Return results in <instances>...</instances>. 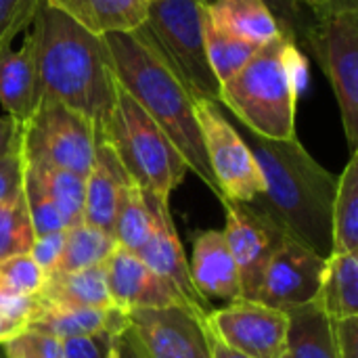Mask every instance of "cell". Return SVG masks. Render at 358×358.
<instances>
[{
	"mask_svg": "<svg viewBox=\"0 0 358 358\" xmlns=\"http://www.w3.org/2000/svg\"><path fill=\"white\" fill-rule=\"evenodd\" d=\"M237 130L264 178V191L243 206L287 239L327 258L331 254V210L338 178L298 138L275 141L243 126Z\"/></svg>",
	"mask_w": 358,
	"mask_h": 358,
	"instance_id": "1",
	"label": "cell"
},
{
	"mask_svg": "<svg viewBox=\"0 0 358 358\" xmlns=\"http://www.w3.org/2000/svg\"><path fill=\"white\" fill-rule=\"evenodd\" d=\"M31 31L44 96L82 113L101 134L111 120L117 92L103 36H94L46 0L38 2Z\"/></svg>",
	"mask_w": 358,
	"mask_h": 358,
	"instance_id": "2",
	"label": "cell"
},
{
	"mask_svg": "<svg viewBox=\"0 0 358 358\" xmlns=\"http://www.w3.org/2000/svg\"><path fill=\"white\" fill-rule=\"evenodd\" d=\"M103 42L117 84L162 128L187 162L189 170L220 199L197 124L195 99L164 61L134 34H107L103 36Z\"/></svg>",
	"mask_w": 358,
	"mask_h": 358,
	"instance_id": "3",
	"label": "cell"
},
{
	"mask_svg": "<svg viewBox=\"0 0 358 358\" xmlns=\"http://www.w3.org/2000/svg\"><path fill=\"white\" fill-rule=\"evenodd\" d=\"M306 59L296 42L279 36L220 86L218 105L264 138L289 141L296 136L298 101L306 86Z\"/></svg>",
	"mask_w": 358,
	"mask_h": 358,
	"instance_id": "4",
	"label": "cell"
},
{
	"mask_svg": "<svg viewBox=\"0 0 358 358\" xmlns=\"http://www.w3.org/2000/svg\"><path fill=\"white\" fill-rule=\"evenodd\" d=\"M206 0H155L149 2L145 23L134 36L145 42L164 65L180 80L195 101L220 99L203 40Z\"/></svg>",
	"mask_w": 358,
	"mask_h": 358,
	"instance_id": "5",
	"label": "cell"
},
{
	"mask_svg": "<svg viewBox=\"0 0 358 358\" xmlns=\"http://www.w3.org/2000/svg\"><path fill=\"white\" fill-rule=\"evenodd\" d=\"M101 134L113 147L130 180L170 203V195L185 180L189 166L162 128L120 84L111 120Z\"/></svg>",
	"mask_w": 358,
	"mask_h": 358,
	"instance_id": "6",
	"label": "cell"
},
{
	"mask_svg": "<svg viewBox=\"0 0 358 358\" xmlns=\"http://www.w3.org/2000/svg\"><path fill=\"white\" fill-rule=\"evenodd\" d=\"M304 46L336 94L350 153L358 149V8H331L315 19Z\"/></svg>",
	"mask_w": 358,
	"mask_h": 358,
	"instance_id": "7",
	"label": "cell"
},
{
	"mask_svg": "<svg viewBox=\"0 0 358 358\" xmlns=\"http://www.w3.org/2000/svg\"><path fill=\"white\" fill-rule=\"evenodd\" d=\"M94 124L67 105L44 96L34 117L23 126L21 153L80 176H88L96 155Z\"/></svg>",
	"mask_w": 358,
	"mask_h": 358,
	"instance_id": "8",
	"label": "cell"
},
{
	"mask_svg": "<svg viewBox=\"0 0 358 358\" xmlns=\"http://www.w3.org/2000/svg\"><path fill=\"white\" fill-rule=\"evenodd\" d=\"M195 115L210 170L220 191V201H252L264 191V178L239 130L214 101H195Z\"/></svg>",
	"mask_w": 358,
	"mask_h": 358,
	"instance_id": "9",
	"label": "cell"
},
{
	"mask_svg": "<svg viewBox=\"0 0 358 358\" xmlns=\"http://www.w3.org/2000/svg\"><path fill=\"white\" fill-rule=\"evenodd\" d=\"M206 327L212 338L250 358L285 357L287 315L256 300L239 298L229 306L210 310Z\"/></svg>",
	"mask_w": 358,
	"mask_h": 358,
	"instance_id": "10",
	"label": "cell"
},
{
	"mask_svg": "<svg viewBox=\"0 0 358 358\" xmlns=\"http://www.w3.org/2000/svg\"><path fill=\"white\" fill-rule=\"evenodd\" d=\"M147 358H210L206 315L185 306L126 313Z\"/></svg>",
	"mask_w": 358,
	"mask_h": 358,
	"instance_id": "11",
	"label": "cell"
},
{
	"mask_svg": "<svg viewBox=\"0 0 358 358\" xmlns=\"http://www.w3.org/2000/svg\"><path fill=\"white\" fill-rule=\"evenodd\" d=\"M222 206L227 210V227L222 233L237 264L241 298L258 300L268 262L287 237L243 203L222 199Z\"/></svg>",
	"mask_w": 358,
	"mask_h": 358,
	"instance_id": "12",
	"label": "cell"
},
{
	"mask_svg": "<svg viewBox=\"0 0 358 358\" xmlns=\"http://www.w3.org/2000/svg\"><path fill=\"white\" fill-rule=\"evenodd\" d=\"M325 260L306 245L285 239L268 262L256 302L279 310L315 302Z\"/></svg>",
	"mask_w": 358,
	"mask_h": 358,
	"instance_id": "13",
	"label": "cell"
},
{
	"mask_svg": "<svg viewBox=\"0 0 358 358\" xmlns=\"http://www.w3.org/2000/svg\"><path fill=\"white\" fill-rule=\"evenodd\" d=\"M105 271L111 302L124 313L168 306H185L199 313L172 283L153 273L136 254L124 250L122 245H115V250L109 254L105 260Z\"/></svg>",
	"mask_w": 358,
	"mask_h": 358,
	"instance_id": "14",
	"label": "cell"
},
{
	"mask_svg": "<svg viewBox=\"0 0 358 358\" xmlns=\"http://www.w3.org/2000/svg\"><path fill=\"white\" fill-rule=\"evenodd\" d=\"M143 195H145V203H147L149 218H151V231H149L147 243L136 252V256L153 273H157L168 283H172L193 308L208 315L210 302H206L197 294V289L191 281L189 260L185 256L180 237L176 233V227H174V220L170 214V203L155 197L149 191H143Z\"/></svg>",
	"mask_w": 358,
	"mask_h": 358,
	"instance_id": "15",
	"label": "cell"
},
{
	"mask_svg": "<svg viewBox=\"0 0 358 358\" xmlns=\"http://www.w3.org/2000/svg\"><path fill=\"white\" fill-rule=\"evenodd\" d=\"M44 99L36 36L29 29L21 48L0 55V105L6 115L25 126Z\"/></svg>",
	"mask_w": 358,
	"mask_h": 358,
	"instance_id": "16",
	"label": "cell"
},
{
	"mask_svg": "<svg viewBox=\"0 0 358 358\" xmlns=\"http://www.w3.org/2000/svg\"><path fill=\"white\" fill-rule=\"evenodd\" d=\"M189 271L197 294L206 302H235L241 298L237 264L231 256L222 231H201L195 235Z\"/></svg>",
	"mask_w": 358,
	"mask_h": 358,
	"instance_id": "17",
	"label": "cell"
},
{
	"mask_svg": "<svg viewBox=\"0 0 358 358\" xmlns=\"http://www.w3.org/2000/svg\"><path fill=\"white\" fill-rule=\"evenodd\" d=\"M130 182L122 162L103 134L96 141L94 164L86 176L84 191V224H90L113 237V218L122 189Z\"/></svg>",
	"mask_w": 358,
	"mask_h": 358,
	"instance_id": "18",
	"label": "cell"
},
{
	"mask_svg": "<svg viewBox=\"0 0 358 358\" xmlns=\"http://www.w3.org/2000/svg\"><path fill=\"white\" fill-rule=\"evenodd\" d=\"M38 298V296H36ZM128 325L126 313L120 308H55L42 304L38 298V310L27 323L29 329L48 334L61 342L71 338H90L99 334H115Z\"/></svg>",
	"mask_w": 358,
	"mask_h": 358,
	"instance_id": "19",
	"label": "cell"
},
{
	"mask_svg": "<svg viewBox=\"0 0 358 358\" xmlns=\"http://www.w3.org/2000/svg\"><path fill=\"white\" fill-rule=\"evenodd\" d=\"M38 298L55 308H115L107 287L105 262L73 273L46 275Z\"/></svg>",
	"mask_w": 358,
	"mask_h": 358,
	"instance_id": "20",
	"label": "cell"
},
{
	"mask_svg": "<svg viewBox=\"0 0 358 358\" xmlns=\"http://www.w3.org/2000/svg\"><path fill=\"white\" fill-rule=\"evenodd\" d=\"M94 36L134 34L147 19L149 0H46Z\"/></svg>",
	"mask_w": 358,
	"mask_h": 358,
	"instance_id": "21",
	"label": "cell"
},
{
	"mask_svg": "<svg viewBox=\"0 0 358 358\" xmlns=\"http://www.w3.org/2000/svg\"><path fill=\"white\" fill-rule=\"evenodd\" d=\"M285 358H336V331L317 302L285 310Z\"/></svg>",
	"mask_w": 358,
	"mask_h": 358,
	"instance_id": "22",
	"label": "cell"
},
{
	"mask_svg": "<svg viewBox=\"0 0 358 358\" xmlns=\"http://www.w3.org/2000/svg\"><path fill=\"white\" fill-rule=\"evenodd\" d=\"M206 8L216 25L258 48L281 36L264 0H206Z\"/></svg>",
	"mask_w": 358,
	"mask_h": 358,
	"instance_id": "23",
	"label": "cell"
},
{
	"mask_svg": "<svg viewBox=\"0 0 358 358\" xmlns=\"http://www.w3.org/2000/svg\"><path fill=\"white\" fill-rule=\"evenodd\" d=\"M315 302L334 319L358 317V254H329Z\"/></svg>",
	"mask_w": 358,
	"mask_h": 358,
	"instance_id": "24",
	"label": "cell"
},
{
	"mask_svg": "<svg viewBox=\"0 0 358 358\" xmlns=\"http://www.w3.org/2000/svg\"><path fill=\"white\" fill-rule=\"evenodd\" d=\"M331 254H358V151L338 178L331 210Z\"/></svg>",
	"mask_w": 358,
	"mask_h": 358,
	"instance_id": "25",
	"label": "cell"
},
{
	"mask_svg": "<svg viewBox=\"0 0 358 358\" xmlns=\"http://www.w3.org/2000/svg\"><path fill=\"white\" fill-rule=\"evenodd\" d=\"M23 162L40 178V182L46 189L48 197L52 199L55 208L59 210L65 229H73V227L84 224L86 178L76 174V172H69V170H63V168L38 162V159L23 157Z\"/></svg>",
	"mask_w": 358,
	"mask_h": 358,
	"instance_id": "26",
	"label": "cell"
},
{
	"mask_svg": "<svg viewBox=\"0 0 358 358\" xmlns=\"http://www.w3.org/2000/svg\"><path fill=\"white\" fill-rule=\"evenodd\" d=\"M203 40H206V52H208L210 67H212L216 80L220 82V86L224 82H229L237 71H241V67L258 50V46L229 34L220 25H216L214 19L210 17L206 4H203Z\"/></svg>",
	"mask_w": 358,
	"mask_h": 358,
	"instance_id": "27",
	"label": "cell"
},
{
	"mask_svg": "<svg viewBox=\"0 0 358 358\" xmlns=\"http://www.w3.org/2000/svg\"><path fill=\"white\" fill-rule=\"evenodd\" d=\"M115 239L90 224L65 229V245L57 266L48 273H73L103 264L115 250ZM46 277V275H44Z\"/></svg>",
	"mask_w": 358,
	"mask_h": 358,
	"instance_id": "28",
	"label": "cell"
},
{
	"mask_svg": "<svg viewBox=\"0 0 358 358\" xmlns=\"http://www.w3.org/2000/svg\"><path fill=\"white\" fill-rule=\"evenodd\" d=\"M151 218L145 203L143 189L136 187L132 180L122 189L115 218H113V239L124 250L136 254L149 239Z\"/></svg>",
	"mask_w": 358,
	"mask_h": 358,
	"instance_id": "29",
	"label": "cell"
},
{
	"mask_svg": "<svg viewBox=\"0 0 358 358\" xmlns=\"http://www.w3.org/2000/svg\"><path fill=\"white\" fill-rule=\"evenodd\" d=\"M36 239L23 193L0 206V260L29 254Z\"/></svg>",
	"mask_w": 358,
	"mask_h": 358,
	"instance_id": "30",
	"label": "cell"
},
{
	"mask_svg": "<svg viewBox=\"0 0 358 358\" xmlns=\"http://www.w3.org/2000/svg\"><path fill=\"white\" fill-rule=\"evenodd\" d=\"M23 197H25L27 214H29L36 237L65 229L59 210L55 208V203L48 197L46 189L42 187L40 178L34 174L31 168L25 166V162H23Z\"/></svg>",
	"mask_w": 358,
	"mask_h": 358,
	"instance_id": "31",
	"label": "cell"
},
{
	"mask_svg": "<svg viewBox=\"0 0 358 358\" xmlns=\"http://www.w3.org/2000/svg\"><path fill=\"white\" fill-rule=\"evenodd\" d=\"M44 285V273L29 254L0 260V292L15 296H38Z\"/></svg>",
	"mask_w": 358,
	"mask_h": 358,
	"instance_id": "32",
	"label": "cell"
},
{
	"mask_svg": "<svg viewBox=\"0 0 358 358\" xmlns=\"http://www.w3.org/2000/svg\"><path fill=\"white\" fill-rule=\"evenodd\" d=\"M2 348L4 358H65L61 340L29 327L21 329L17 336L6 340Z\"/></svg>",
	"mask_w": 358,
	"mask_h": 358,
	"instance_id": "33",
	"label": "cell"
},
{
	"mask_svg": "<svg viewBox=\"0 0 358 358\" xmlns=\"http://www.w3.org/2000/svg\"><path fill=\"white\" fill-rule=\"evenodd\" d=\"M271 8L273 17L277 19L281 34L287 36L292 42H296L300 48L304 46V38L315 23L317 15H313L306 6H302L298 0H264Z\"/></svg>",
	"mask_w": 358,
	"mask_h": 358,
	"instance_id": "34",
	"label": "cell"
},
{
	"mask_svg": "<svg viewBox=\"0 0 358 358\" xmlns=\"http://www.w3.org/2000/svg\"><path fill=\"white\" fill-rule=\"evenodd\" d=\"M38 2L40 0H0V55L10 48L19 31L31 25Z\"/></svg>",
	"mask_w": 358,
	"mask_h": 358,
	"instance_id": "35",
	"label": "cell"
},
{
	"mask_svg": "<svg viewBox=\"0 0 358 358\" xmlns=\"http://www.w3.org/2000/svg\"><path fill=\"white\" fill-rule=\"evenodd\" d=\"M63 245H65V229L55 231V233H46V235H38L31 243L29 256L42 268V273L48 275L57 266L61 252H63Z\"/></svg>",
	"mask_w": 358,
	"mask_h": 358,
	"instance_id": "36",
	"label": "cell"
},
{
	"mask_svg": "<svg viewBox=\"0 0 358 358\" xmlns=\"http://www.w3.org/2000/svg\"><path fill=\"white\" fill-rule=\"evenodd\" d=\"M23 193V153L0 159V206Z\"/></svg>",
	"mask_w": 358,
	"mask_h": 358,
	"instance_id": "37",
	"label": "cell"
},
{
	"mask_svg": "<svg viewBox=\"0 0 358 358\" xmlns=\"http://www.w3.org/2000/svg\"><path fill=\"white\" fill-rule=\"evenodd\" d=\"M63 350L65 358H111V334L65 340Z\"/></svg>",
	"mask_w": 358,
	"mask_h": 358,
	"instance_id": "38",
	"label": "cell"
},
{
	"mask_svg": "<svg viewBox=\"0 0 358 358\" xmlns=\"http://www.w3.org/2000/svg\"><path fill=\"white\" fill-rule=\"evenodd\" d=\"M36 310H38L36 296H15V294L0 292V317H4L6 321L27 327Z\"/></svg>",
	"mask_w": 358,
	"mask_h": 358,
	"instance_id": "39",
	"label": "cell"
},
{
	"mask_svg": "<svg viewBox=\"0 0 358 358\" xmlns=\"http://www.w3.org/2000/svg\"><path fill=\"white\" fill-rule=\"evenodd\" d=\"M336 358H358V317L334 321Z\"/></svg>",
	"mask_w": 358,
	"mask_h": 358,
	"instance_id": "40",
	"label": "cell"
},
{
	"mask_svg": "<svg viewBox=\"0 0 358 358\" xmlns=\"http://www.w3.org/2000/svg\"><path fill=\"white\" fill-rule=\"evenodd\" d=\"M23 143V126L10 115H0V159L21 151Z\"/></svg>",
	"mask_w": 358,
	"mask_h": 358,
	"instance_id": "41",
	"label": "cell"
},
{
	"mask_svg": "<svg viewBox=\"0 0 358 358\" xmlns=\"http://www.w3.org/2000/svg\"><path fill=\"white\" fill-rule=\"evenodd\" d=\"M111 358H147L130 325L111 334Z\"/></svg>",
	"mask_w": 358,
	"mask_h": 358,
	"instance_id": "42",
	"label": "cell"
},
{
	"mask_svg": "<svg viewBox=\"0 0 358 358\" xmlns=\"http://www.w3.org/2000/svg\"><path fill=\"white\" fill-rule=\"evenodd\" d=\"M210 358H250V357H245V355H241V352H237V350L229 348L227 344H222V342H218L216 338H212V336H210Z\"/></svg>",
	"mask_w": 358,
	"mask_h": 358,
	"instance_id": "43",
	"label": "cell"
},
{
	"mask_svg": "<svg viewBox=\"0 0 358 358\" xmlns=\"http://www.w3.org/2000/svg\"><path fill=\"white\" fill-rule=\"evenodd\" d=\"M302 6H306L313 15H323L331 8H336V0H298Z\"/></svg>",
	"mask_w": 358,
	"mask_h": 358,
	"instance_id": "44",
	"label": "cell"
},
{
	"mask_svg": "<svg viewBox=\"0 0 358 358\" xmlns=\"http://www.w3.org/2000/svg\"><path fill=\"white\" fill-rule=\"evenodd\" d=\"M21 329H25V327L17 325L13 321H6L4 317H0V344H4L6 340H10L13 336H17Z\"/></svg>",
	"mask_w": 358,
	"mask_h": 358,
	"instance_id": "45",
	"label": "cell"
},
{
	"mask_svg": "<svg viewBox=\"0 0 358 358\" xmlns=\"http://www.w3.org/2000/svg\"><path fill=\"white\" fill-rule=\"evenodd\" d=\"M336 8H358V0H336Z\"/></svg>",
	"mask_w": 358,
	"mask_h": 358,
	"instance_id": "46",
	"label": "cell"
},
{
	"mask_svg": "<svg viewBox=\"0 0 358 358\" xmlns=\"http://www.w3.org/2000/svg\"><path fill=\"white\" fill-rule=\"evenodd\" d=\"M149 2H155V0H149Z\"/></svg>",
	"mask_w": 358,
	"mask_h": 358,
	"instance_id": "47",
	"label": "cell"
},
{
	"mask_svg": "<svg viewBox=\"0 0 358 358\" xmlns=\"http://www.w3.org/2000/svg\"><path fill=\"white\" fill-rule=\"evenodd\" d=\"M283 358H285V357H283Z\"/></svg>",
	"mask_w": 358,
	"mask_h": 358,
	"instance_id": "48",
	"label": "cell"
}]
</instances>
